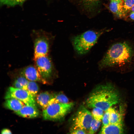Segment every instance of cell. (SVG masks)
Masks as SVG:
<instances>
[{
  "instance_id": "obj_15",
  "label": "cell",
  "mask_w": 134,
  "mask_h": 134,
  "mask_svg": "<svg viewBox=\"0 0 134 134\" xmlns=\"http://www.w3.org/2000/svg\"><path fill=\"white\" fill-rule=\"evenodd\" d=\"M84 9L87 12L92 13L95 11L100 0H79Z\"/></svg>"
},
{
  "instance_id": "obj_17",
  "label": "cell",
  "mask_w": 134,
  "mask_h": 134,
  "mask_svg": "<svg viewBox=\"0 0 134 134\" xmlns=\"http://www.w3.org/2000/svg\"><path fill=\"white\" fill-rule=\"evenodd\" d=\"M123 116L120 112L111 107L110 124H122Z\"/></svg>"
},
{
  "instance_id": "obj_19",
  "label": "cell",
  "mask_w": 134,
  "mask_h": 134,
  "mask_svg": "<svg viewBox=\"0 0 134 134\" xmlns=\"http://www.w3.org/2000/svg\"><path fill=\"white\" fill-rule=\"evenodd\" d=\"M39 90V87L35 81H29L27 86V91L34 98H35Z\"/></svg>"
},
{
  "instance_id": "obj_6",
  "label": "cell",
  "mask_w": 134,
  "mask_h": 134,
  "mask_svg": "<svg viewBox=\"0 0 134 134\" xmlns=\"http://www.w3.org/2000/svg\"><path fill=\"white\" fill-rule=\"evenodd\" d=\"M34 57L48 55L54 37L42 31L34 32Z\"/></svg>"
},
{
  "instance_id": "obj_8",
  "label": "cell",
  "mask_w": 134,
  "mask_h": 134,
  "mask_svg": "<svg viewBox=\"0 0 134 134\" xmlns=\"http://www.w3.org/2000/svg\"><path fill=\"white\" fill-rule=\"evenodd\" d=\"M10 98L17 99L26 105L36 106L35 98L25 90L9 87L6 92L4 98L6 99Z\"/></svg>"
},
{
  "instance_id": "obj_5",
  "label": "cell",
  "mask_w": 134,
  "mask_h": 134,
  "mask_svg": "<svg viewBox=\"0 0 134 134\" xmlns=\"http://www.w3.org/2000/svg\"><path fill=\"white\" fill-rule=\"evenodd\" d=\"M74 103H54L43 110L42 116L44 120L58 121L63 118L71 110Z\"/></svg>"
},
{
  "instance_id": "obj_16",
  "label": "cell",
  "mask_w": 134,
  "mask_h": 134,
  "mask_svg": "<svg viewBox=\"0 0 134 134\" xmlns=\"http://www.w3.org/2000/svg\"><path fill=\"white\" fill-rule=\"evenodd\" d=\"M18 75L17 76L13 83L15 88L27 90V86L29 81L18 71Z\"/></svg>"
},
{
  "instance_id": "obj_20",
  "label": "cell",
  "mask_w": 134,
  "mask_h": 134,
  "mask_svg": "<svg viewBox=\"0 0 134 134\" xmlns=\"http://www.w3.org/2000/svg\"><path fill=\"white\" fill-rule=\"evenodd\" d=\"M26 0H0L1 5L13 6L23 4Z\"/></svg>"
},
{
  "instance_id": "obj_11",
  "label": "cell",
  "mask_w": 134,
  "mask_h": 134,
  "mask_svg": "<svg viewBox=\"0 0 134 134\" xmlns=\"http://www.w3.org/2000/svg\"><path fill=\"white\" fill-rule=\"evenodd\" d=\"M109 10L118 17H124L123 10V0H111L109 5Z\"/></svg>"
},
{
  "instance_id": "obj_12",
  "label": "cell",
  "mask_w": 134,
  "mask_h": 134,
  "mask_svg": "<svg viewBox=\"0 0 134 134\" xmlns=\"http://www.w3.org/2000/svg\"><path fill=\"white\" fill-rule=\"evenodd\" d=\"M53 96V94L48 91L42 92L37 95L35 100L38 105L43 110L49 105Z\"/></svg>"
},
{
  "instance_id": "obj_21",
  "label": "cell",
  "mask_w": 134,
  "mask_h": 134,
  "mask_svg": "<svg viewBox=\"0 0 134 134\" xmlns=\"http://www.w3.org/2000/svg\"><path fill=\"white\" fill-rule=\"evenodd\" d=\"M123 10L124 17L130 12L131 8L134 4L133 0H123Z\"/></svg>"
},
{
  "instance_id": "obj_26",
  "label": "cell",
  "mask_w": 134,
  "mask_h": 134,
  "mask_svg": "<svg viewBox=\"0 0 134 134\" xmlns=\"http://www.w3.org/2000/svg\"><path fill=\"white\" fill-rule=\"evenodd\" d=\"M1 134H11L12 133L10 130L7 129H2L1 132Z\"/></svg>"
},
{
  "instance_id": "obj_14",
  "label": "cell",
  "mask_w": 134,
  "mask_h": 134,
  "mask_svg": "<svg viewBox=\"0 0 134 134\" xmlns=\"http://www.w3.org/2000/svg\"><path fill=\"white\" fill-rule=\"evenodd\" d=\"M123 133L122 124H109L102 127L100 134H122Z\"/></svg>"
},
{
  "instance_id": "obj_4",
  "label": "cell",
  "mask_w": 134,
  "mask_h": 134,
  "mask_svg": "<svg viewBox=\"0 0 134 134\" xmlns=\"http://www.w3.org/2000/svg\"><path fill=\"white\" fill-rule=\"evenodd\" d=\"M34 66L46 84L58 75V72L48 55L34 57Z\"/></svg>"
},
{
  "instance_id": "obj_29",
  "label": "cell",
  "mask_w": 134,
  "mask_h": 134,
  "mask_svg": "<svg viewBox=\"0 0 134 134\" xmlns=\"http://www.w3.org/2000/svg\"></svg>"
},
{
  "instance_id": "obj_30",
  "label": "cell",
  "mask_w": 134,
  "mask_h": 134,
  "mask_svg": "<svg viewBox=\"0 0 134 134\" xmlns=\"http://www.w3.org/2000/svg\"></svg>"
},
{
  "instance_id": "obj_27",
  "label": "cell",
  "mask_w": 134,
  "mask_h": 134,
  "mask_svg": "<svg viewBox=\"0 0 134 134\" xmlns=\"http://www.w3.org/2000/svg\"><path fill=\"white\" fill-rule=\"evenodd\" d=\"M129 17L131 20L134 21V12L130 13Z\"/></svg>"
},
{
  "instance_id": "obj_10",
  "label": "cell",
  "mask_w": 134,
  "mask_h": 134,
  "mask_svg": "<svg viewBox=\"0 0 134 134\" xmlns=\"http://www.w3.org/2000/svg\"><path fill=\"white\" fill-rule=\"evenodd\" d=\"M18 115L26 118H35L39 112L36 106L25 105L20 110L14 112Z\"/></svg>"
},
{
  "instance_id": "obj_9",
  "label": "cell",
  "mask_w": 134,
  "mask_h": 134,
  "mask_svg": "<svg viewBox=\"0 0 134 134\" xmlns=\"http://www.w3.org/2000/svg\"><path fill=\"white\" fill-rule=\"evenodd\" d=\"M19 71L29 81L39 82L44 84H46L35 66H28Z\"/></svg>"
},
{
  "instance_id": "obj_13",
  "label": "cell",
  "mask_w": 134,
  "mask_h": 134,
  "mask_svg": "<svg viewBox=\"0 0 134 134\" xmlns=\"http://www.w3.org/2000/svg\"><path fill=\"white\" fill-rule=\"evenodd\" d=\"M25 105L21 101L15 98L6 99L4 104L5 108L14 112L20 110Z\"/></svg>"
},
{
  "instance_id": "obj_7",
  "label": "cell",
  "mask_w": 134,
  "mask_h": 134,
  "mask_svg": "<svg viewBox=\"0 0 134 134\" xmlns=\"http://www.w3.org/2000/svg\"><path fill=\"white\" fill-rule=\"evenodd\" d=\"M93 118L91 113L84 106H81L73 119L71 130L81 129L88 134Z\"/></svg>"
},
{
  "instance_id": "obj_22",
  "label": "cell",
  "mask_w": 134,
  "mask_h": 134,
  "mask_svg": "<svg viewBox=\"0 0 134 134\" xmlns=\"http://www.w3.org/2000/svg\"><path fill=\"white\" fill-rule=\"evenodd\" d=\"M100 122L93 118L91 123L88 134H92L95 133L100 126Z\"/></svg>"
},
{
  "instance_id": "obj_23",
  "label": "cell",
  "mask_w": 134,
  "mask_h": 134,
  "mask_svg": "<svg viewBox=\"0 0 134 134\" xmlns=\"http://www.w3.org/2000/svg\"><path fill=\"white\" fill-rule=\"evenodd\" d=\"M103 111L100 108H93L91 113L94 118L101 121L102 120L104 115Z\"/></svg>"
},
{
  "instance_id": "obj_2",
  "label": "cell",
  "mask_w": 134,
  "mask_h": 134,
  "mask_svg": "<svg viewBox=\"0 0 134 134\" xmlns=\"http://www.w3.org/2000/svg\"><path fill=\"white\" fill-rule=\"evenodd\" d=\"M119 97L115 88L107 83L97 87L90 95L86 103L89 108H99L105 111L118 102Z\"/></svg>"
},
{
  "instance_id": "obj_24",
  "label": "cell",
  "mask_w": 134,
  "mask_h": 134,
  "mask_svg": "<svg viewBox=\"0 0 134 134\" xmlns=\"http://www.w3.org/2000/svg\"><path fill=\"white\" fill-rule=\"evenodd\" d=\"M111 107L105 111L102 119V126H106L110 124Z\"/></svg>"
},
{
  "instance_id": "obj_3",
  "label": "cell",
  "mask_w": 134,
  "mask_h": 134,
  "mask_svg": "<svg viewBox=\"0 0 134 134\" xmlns=\"http://www.w3.org/2000/svg\"><path fill=\"white\" fill-rule=\"evenodd\" d=\"M104 31L89 30L73 37L72 42L76 52L80 55L86 54Z\"/></svg>"
},
{
  "instance_id": "obj_28",
  "label": "cell",
  "mask_w": 134,
  "mask_h": 134,
  "mask_svg": "<svg viewBox=\"0 0 134 134\" xmlns=\"http://www.w3.org/2000/svg\"><path fill=\"white\" fill-rule=\"evenodd\" d=\"M134 12V4L130 12V13Z\"/></svg>"
},
{
  "instance_id": "obj_1",
  "label": "cell",
  "mask_w": 134,
  "mask_h": 134,
  "mask_svg": "<svg viewBox=\"0 0 134 134\" xmlns=\"http://www.w3.org/2000/svg\"><path fill=\"white\" fill-rule=\"evenodd\" d=\"M134 56L131 44L127 41L114 43L108 49L99 64L101 69L121 66L130 63Z\"/></svg>"
},
{
  "instance_id": "obj_18",
  "label": "cell",
  "mask_w": 134,
  "mask_h": 134,
  "mask_svg": "<svg viewBox=\"0 0 134 134\" xmlns=\"http://www.w3.org/2000/svg\"><path fill=\"white\" fill-rule=\"evenodd\" d=\"M68 102L67 98L62 93L60 92L53 94V97L49 102V105L54 103H67Z\"/></svg>"
},
{
  "instance_id": "obj_25",
  "label": "cell",
  "mask_w": 134,
  "mask_h": 134,
  "mask_svg": "<svg viewBox=\"0 0 134 134\" xmlns=\"http://www.w3.org/2000/svg\"><path fill=\"white\" fill-rule=\"evenodd\" d=\"M70 133L71 134H86L87 132L84 130L80 129H76L71 130Z\"/></svg>"
}]
</instances>
